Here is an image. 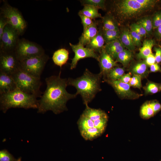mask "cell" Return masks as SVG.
I'll use <instances>...</instances> for the list:
<instances>
[{
	"label": "cell",
	"instance_id": "6da1fadb",
	"mask_svg": "<svg viewBox=\"0 0 161 161\" xmlns=\"http://www.w3.org/2000/svg\"><path fill=\"white\" fill-rule=\"evenodd\" d=\"M61 71L58 75H52L45 79L46 89L38 100V112L44 113L51 111L55 114H59L68 109L67 102L75 98L77 95L69 93L66 88L67 79L60 77Z\"/></svg>",
	"mask_w": 161,
	"mask_h": 161
},
{
	"label": "cell",
	"instance_id": "7a4b0ae2",
	"mask_svg": "<svg viewBox=\"0 0 161 161\" xmlns=\"http://www.w3.org/2000/svg\"><path fill=\"white\" fill-rule=\"evenodd\" d=\"M102 76L100 72L95 74L86 69L81 76L75 79L68 78L67 85L76 89V94L81 96L83 104L86 106L93 100L97 92L101 90L100 83Z\"/></svg>",
	"mask_w": 161,
	"mask_h": 161
},
{
	"label": "cell",
	"instance_id": "3957f363",
	"mask_svg": "<svg viewBox=\"0 0 161 161\" xmlns=\"http://www.w3.org/2000/svg\"><path fill=\"white\" fill-rule=\"evenodd\" d=\"M37 98L17 88L12 91L0 94V109L5 113L12 108L38 109V100Z\"/></svg>",
	"mask_w": 161,
	"mask_h": 161
},
{
	"label": "cell",
	"instance_id": "277c9868",
	"mask_svg": "<svg viewBox=\"0 0 161 161\" xmlns=\"http://www.w3.org/2000/svg\"><path fill=\"white\" fill-rule=\"evenodd\" d=\"M17 87L23 92L41 97L42 93L40 90L41 85L40 78L34 76L20 68L11 75Z\"/></svg>",
	"mask_w": 161,
	"mask_h": 161
},
{
	"label": "cell",
	"instance_id": "5b68a950",
	"mask_svg": "<svg viewBox=\"0 0 161 161\" xmlns=\"http://www.w3.org/2000/svg\"><path fill=\"white\" fill-rule=\"evenodd\" d=\"M114 10L119 18L125 20L136 18L150 11L138 2L137 0L116 1Z\"/></svg>",
	"mask_w": 161,
	"mask_h": 161
},
{
	"label": "cell",
	"instance_id": "8992f818",
	"mask_svg": "<svg viewBox=\"0 0 161 161\" xmlns=\"http://www.w3.org/2000/svg\"><path fill=\"white\" fill-rule=\"evenodd\" d=\"M0 14L6 19L8 24L15 28L20 35H23L27 28V22L17 9L4 1L0 8Z\"/></svg>",
	"mask_w": 161,
	"mask_h": 161
},
{
	"label": "cell",
	"instance_id": "52a82bcc",
	"mask_svg": "<svg viewBox=\"0 0 161 161\" xmlns=\"http://www.w3.org/2000/svg\"><path fill=\"white\" fill-rule=\"evenodd\" d=\"M14 52L20 61L45 54L41 46L24 38L19 39Z\"/></svg>",
	"mask_w": 161,
	"mask_h": 161
},
{
	"label": "cell",
	"instance_id": "ba28073f",
	"mask_svg": "<svg viewBox=\"0 0 161 161\" xmlns=\"http://www.w3.org/2000/svg\"><path fill=\"white\" fill-rule=\"evenodd\" d=\"M49 56L45 54L20 61V68L27 73L40 78Z\"/></svg>",
	"mask_w": 161,
	"mask_h": 161
},
{
	"label": "cell",
	"instance_id": "9c48e42d",
	"mask_svg": "<svg viewBox=\"0 0 161 161\" xmlns=\"http://www.w3.org/2000/svg\"><path fill=\"white\" fill-rule=\"evenodd\" d=\"M20 34L12 26L7 24L0 38V51H14L19 40Z\"/></svg>",
	"mask_w": 161,
	"mask_h": 161
},
{
	"label": "cell",
	"instance_id": "30bf717a",
	"mask_svg": "<svg viewBox=\"0 0 161 161\" xmlns=\"http://www.w3.org/2000/svg\"><path fill=\"white\" fill-rule=\"evenodd\" d=\"M20 68L14 51H0V72L12 75Z\"/></svg>",
	"mask_w": 161,
	"mask_h": 161
},
{
	"label": "cell",
	"instance_id": "8fae6325",
	"mask_svg": "<svg viewBox=\"0 0 161 161\" xmlns=\"http://www.w3.org/2000/svg\"><path fill=\"white\" fill-rule=\"evenodd\" d=\"M69 44L75 53L70 64L71 69L75 68L78 61L82 59L92 58L98 61L99 55L93 49L85 47L84 46L79 43L75 45L69 43Z\"/></svg>",
	"mask_w": 161,
	"mask_h": 161
},
{
	"label": "cell",
	"instance_id": "7c38bea8",
	"mask_svg": "<svg viewBox=\"0 0 161 161\" xmlns=\"http://www.w3.org/2000/svg\"><path fill=\"white\" fill-rule=\"evenodd\" d=\"M106 82L112 86L117 94L122 99H135L142 95L132 91L129 84L123 83L119 80Z\"/></svg>",
	"mask_w": 161,
	"mask_h": 161
},
{
	"label": "cell",
	"instance_id": "4fadbf2b",
	"mask_svg": "<svg viewBox=\"0 0 161 161\" xmlns=\"http://www.w3.org/2000/svg\"><path fill=\"white\" fill-rule=\"evenodd\" d=\"M98 61L100 73L104 76L113 68L118 66L117 62L105 51L104 48L100 53Z\"/></svg>",
	"mask_w": 161,
	"mask_h": 161
},
{
	"label": "cell",
	"instance_id": "5bb4252c",
	"mask_svg": "<svg viewBox=\"0 0 161 161\" xmlns=\"http://www.w3.org/2000/svg\"><path fill=\"white\" fill-rule=\"evenodd\" d=\"M17 88L11 75L0 72V94L12 91Z\"/></svg>",
	"mask_w": 161,
	"mask_h": 161
},
{
	"label": "cell",
	"instance_id": "9a60e30c",
	"mask_svg": "<svg viewBox=\"0 0 161 161\" xmlns=\"http://www.w3.org/2000/svg\"><path fill=\"white\" fill-rule=\"evenodd\" d=\"M104 49L106 52L114 59H116L118 54L125 48L119 38L106 43Z\"/></svg>",
	"mask_w": 161,
	"mask_h": 161
},
{
	"label": "cell",
	"instance_id": "2e32d148",
	"mask_svg": "<svg viewBox=\"0 0 161 161\" xmlns=\"http://www.w3.org/2000/svg\"><path fill=\"white\" fill-rule=\"evenodd\" d=\"M148 66L145 61L140 60L131 65L130 68L129 72L133 75H139L142 78H146L150 72Z\"/></svg>",
	"mask_w": 161,
	"mask_h": 161
},
{
	"label": "cell",
	"instance_id": "e0dca14e",
	"mask_svg": "<svg viewBox=\"0 0 161 161\" xmlns=\"http://www.w3.org/2000/svg\"><path fill=\"white\" fill-rule=\"evenodd\" d=\"M98 31L97 24L96 22L94 21L91 26L83 31L79 39V43L84 46H86L97 34Z\"/></svg>",
	"mask_w": 161,
	"mask_h": 161
},
{
	"label": "cell",
	"instance_id": "ac0fdd59",
	"mask_svg": "<svg viewBox=\"0 0 161 161\" xmlns=\"http://www.w3.org/2000/svg\"><path fill=\"white\" fill-rule=\"evenodd\" d=\"M156 44L154 39H150L144 40L142 47L139 49L138 53L137 55L138 60L145 59L147 57L152 53V47Z\"/></svg>",
	"mask_w": 161,
	"mask_h": 161
},
{
	"label": "cell",
	"instance_id": "d6986e66",
	"mask_svg": "<svg viewBox=\"0 0 161 161\" xmlns=\"http://www.w3.org/2000/svg\"><path fill=\"white\" fill-rule=\"evenodd\" d=\"M105 43L102 30H99L97 34L87 44L86 47L100 53L104 48Z\"/></svg>",
	"mask_w": 161,
	"mask_h": 161
},
{
	"label": "cell",
	"instance_id": "ffe728a7",
	"mask_svg": "<svg viewBox=\"0 0 161 161\" xmlns=\"http://www.w3.org/2000/svg\"><path fill=\"white\" fill-rule=\"evenodd\" d=\"M69 56L68 51L64 48H61L54 52L52 58L54 64L61 69L62 66L66 63Z\"/></svg>",
	"mask_w": 161,
	"mask_h": 161
},
{
	"label": "cell",
	"instance_id": "44dd1931",
	"mask_svg": "<svg viewBox=\"0 0 161 161\" xmlns=\"http://www.w3.org/2000/svg\"><path fill=\"white\" fill-rule=\"evenodd\" d=\"M82 114L93 121L108 117L104 111L100 109L92 108L89 107L88 105L86 106V108Z\"/></svg>",
	"mask_w": 161,
	"mask_h": 161
},
{
	"label": "cell",
	"instance_id": "7402d4cb",
	"mask_svg": "<svg viewBox=\"0 0 161 161\" xmlns=\"http://www.w3.org/2000/svg\"><path fill=\"white\" fill-rule=\"evenodd\" d=\"M119 38L122 43L126 49L132 52L135 49L132 40L130 30L124 29L120 32Z\"/></svg>",
	"mask_w": 161,
	"mask_h": 161
},
{
	"label": "cell",
	"instance_id": "603a6c76",
	"mask_svg": "<svg viewBox=\"0 0 161 161\" xmlns=\"http://www.w3.org/2000/svg\"><path fill=\"white\" fill-rule=\"evenodd\" d=\"M125 71L123 68L119 66L114 67L103 76V79L106 82L119 80L124 74Z\"/></svg>",
	"mask_w": 161,
	"mask_h": 161
},
{
	"label": "cell",
	"instance_id": "cb8c5ba5",
	"mask_svg": "<svg viewBox=\"0 0 161 161\" xmlns=\"http://www.w3.org/2000/svg\"><path fill=\"white\" fill-rule=\"evenodd\" d=\"M103 30H119L118 24L114 17L107 14L103 17Z\"/></svg>",
	"mask_w": 161,
	"mask_h": 161
},
{
	"label": "cell",
	"instance_id": "d4e9b609",
	"mask_svg": "<svg viewBox=\"0 0 161 161\" xmlns=\"http://www.w3.org/2000/svg\"><path fill=\"white\" fill-rule=\"evenodd\" d=\"M83 5V9L79 11L82 14L92 19L98 18H102L101 15L98 12L99 8L89 5Z\"/></svg>",
	"mask_w": 161,
	"mask_h": 161
},
{
	"label": "cell",
	"instance_id": "484cf974",
	"mask_svg": "<svg viewBox=\"0 0 161 161\" xmlns=\"http://www.w3.org/2000/svg\"><path fill=\"white\" fill-rule=\"evenodd\" d=\"M83 137L86 140H92L101 136L103 133L94 127L80 132Z\"/></svg>",
	"mask_w": 161,
	"mask_h": 161
},
{
	"label": "cell",
	"instance_id": "4316f807",
	"mask_svg": "<svg viewBox=\"0 0 161 161\" xmlns=\"http://www.w3.org/2000/svg\"><path fill=\"white\" fill-rule=\"evenodd\" d=\"M133 57L131 52L125 49L118 54L115 61L121 63L124 67H126L132 60Z\"/></svg>",
	"mask_w": 161,
	"mask_h": 161
},
{
	"label": "cell",
	"instance_id": "83f0119b",
	"mask_svg": "<svg viewBox=\"0 0 161 161\" xmlns=\"http://www.w3.org/2000/svg\"><path fill=\"white\" fill-rule=\"evenodd\" d=\"M137 23L141 25L145 30L147 33L151 35L153 32V28L152 17L147 16L140 18Z\"/></svg>",
	"mask_w": 161,
	"mask_h": 161
},
{
	"label": "cell",
	"instance_id": "f1b7e54d",
	"mask_svg": "<svg viewBox=\"0 0 161 161\" xmlns=\"http://www.w3.org/2000/svg\"><path fill=\"white\" fill-rule=\"evenodd\" d=\"M155 115L154 112L149 101L145 102L143 103L140 110V115L142 118L148 119L153 117Z\"/></svg>",
	"mask_w": 161,
	"mask_h": 161
},
{
	"label": "cell",
	"instance_id": "f546056e",
	"mask_svg": "<svg viewBox=\"0 0 161 161\" xmlns=\"http://www.w3.org/2000/svg\"><path fill=\"white\" fill-rule=\"evenodd\" d=\"M77 123L80 132L95 127L93 121L82 114L78 120Z\"/></svg>",
	"mask_w": 161,
	"mask_h": 161
},
{
	"label": "cell",
	"instance_id": "4dcf8cb0",
	"mask_svg": "<svg viewBox=\"0 0 161 161\" xmlns=\"http://www.w3.org/2000/svg\"><path fill=\"white\" fill-rule=\"evenodd\" d=\"M105 43H107L119 38L120 32L119 30H102Z\"/></svg>",
	"mask_w": 161,
	"mask_h": 161
},
{
	"label": "cell",
	"instance_id": "1f68e13d",
	"mask_svg": "<svg viewBox=\"0 0 161 161\" xmlns=\"http://www.w3.org/2000/svg\"><path fill=\"white\" fill-rule=\"evenodd\" d=\"M160 86L161 84L148 81L144 87L145 95H153L159 92L161 90Z\"/></svg>",
	"mask_w": 161,
	"mask_h": 161
},
{
	"label": "cell",
	"instance_id": "d6a6232c",
	"mask_svg": "<svg viewBox=\"0 0 161 161\" xmlns=\"http://www.w3.org/2000/svg\"><path fill=\"white\" fill-rule=\"evenodd\" d=\"M106 1L104 0H83L81 1L82 4L91 5L103 10L106 9Z\"/></svg>",
	"mask_w": 161,
	"mask_h": 161
},
{
	"label": "cell",
	"instance_id": "836d02e7",
	"mask_svg": "<svg viewBox=\"0 0 161 161\" xmlns=\"http://www.w3.org/2000/svg\"><path fill=\"white\" fill-rule=\"evenodd\" d=\"M108 117H103L93 121L95 127L100 130L103 133L107 126Z\"/></svg>",
	"mask_w": 161,
	"mask_h": 161
},
{
	"label": "cell",
	"instance_id": "e575fe53",
	"mask_svg": "<svg viewBox=\"0 0 161 161\" xmlns=\"http://www.w3.org/2000/svg\"><path fill=\"white\" fill-rule=\"evenodd\" d=\"M130 30L136 32L138 35L142 37L146 35L147 32L140 24L137 23H134L131 24L130 26Z\"/></svg>",
	"mask_w": 161,
	"mask_h": 161
},
{
	"label": "cell",
	"instance_id": "d590c367",
	"mask_svg": "<svg viewBox=\"0 0 161 161\" xmlns=\"http://www.w3.org/2000/svg\"><path fill=\"white\" fill-rule=\"evenodd\" d=\"M78 14L81 18L84 31L91 26L94 21H92V19L83 14L80 12Z\"/></svg>",
	"mask_w": 161,
	"mask_h": 161
},
{
	"label": "cell",
	"instance_id": "8d00e7d4",
	"mask_svg": "<svg viewBox=\"0 0 161 161\" xmlns=\"http://www.w3.org/2000/svg\"><path fill=\"white\" fill-rule=\"evenodd\" d=\"M152 18L154 30L161 25V8L154 13Z\"/></svg>",
	"mask_w": 161,
	"mask_h": 161
},
{
	"label": "cell",
	"instance_id": "74e56055",
	"mask_svg": "<svg viewBox=\"0 0 161 161\" xmlns=\"http://www.w3.org/2000/svg\"><path fill=\"white\" fill-rule=\"evenodd\" d=\"M142 78L140 76L133 75L131 78L129 84L130 86L140 89L142 87Z\"/></svg>",
	"mask_w": 161,
	"mask_h": 161
},
{
	"label": "cell",
	"instance_id": "f35d334b",
	"mask_svg": "<svg viewBox=\"0 0 161 161\" xmlns=\"http://www.w3.org/2000/svg\"><path fill=\"white\" fill-rule=\"evenodd\" d=\"M0 161H15V159L7 150L0 151Z\"/></svg>",
	"mask_w": 161,
	"mask_h": 161
},
{
	"label": "cell",
	"instance_id": "ab89813d",
	"mask_svg": "<svg viewBox=\"0 0 161 161\" xmlns=\"http://www.w3.org/2000/svg\"><path fill=\"white\" fill-rule=\"evenodd\" d=\"M130 32L132 41L134 46L137 47L141 46L142 45L141 40L142 37L133 30H130Z\"/></svg>",
	"mask_w": 161,
	"mask_h": 161
},
{
	"label": "cell",
	"instance_id": "60d3db41",
	"mask_svg": "<svg viewBox=\"0 0 161 161\" xmlns=\"http://www.w3.org/2000/svg\"><path fill=\"white\" fill-rule=\"evenodd\" d=\"M149 101L155 114L161 110V104L157 100H153Z\"/></svg>",
	"mask_w": 161,
	"mask_h": 161
},
{
	"label": "cell",
	"instance_id": "b9f144b4",
	"mask_svg": "<svg viewBox=\"0 0 161 161\" xmlns=\"http://www.w3.org/2000/svg\"><path fill=\"white\" fill-rule=\"evenodd\" d=\"M154 49L155 52L154 56L156 63L160 64L161 63V47L154 46Z\"/></svg>",
	"mask_w": 161,
	"mask_h": 161
},
{
	"label": "cell",
	"instance_id": "7bdbcfd3",
	"mask_svg": "<svg viewBox=\"0 0 161 161\" xmlns=\"http://www.w3.org/2000/svg\"><path fill=\"white\" fill-rule=\"evenodd\" d=\"M7 24L8 23L6 19L0 15V38L1 37L5 27Z\"/></svg>",
	"mask_w": 161,
	"mask_h": 161
},
{
	"label": "cell",
	"instance_id": "ee69618b",
	"mask_svg": "<svg viewBox=\"0 0 161 161\" xmlns=\"http://www.w3.org/2000/svg\"><path fill=\"white\" fill-rule=\"evenodd\" d=\"M144 61L148 66L156 63L154 55L153 53L147 57Z\"/></svg>",
	"mask_w": 161,
	"mask_h": 161
},
{
	"label": "cell",
	"instance_id": "f6af8a7d",
	"mask_svg": "<svg viewBox=\"0 0 161 161\" xmlns=\"http://www.w3.org/2000/svg\"><path fill=\"white\" fill-rule=\"evenodd\" d=\"M131 73L130 72L127 74H124L119 80L123 83L129 84L131 78Z\"/></svg>",
	"mask_w": 161,
	"mask_h": 161
},
{
	"label": "cell",
	"instance_id": "bcb514c9",
	"mask_svg": "<svg viewBox=\"0 0 161 161\" xmlns=\"http://www.w3.org/2000/svg\"><path fill=\"white\" fill-rule=\"evenodd\" d=\"M153 34L156 39L159 41H161V25L154 30Z\"/></svg>",
	"mask_w": 161,
	"mask_h": 161
},
{
	"label": "cell",
	"instance_id": "7dc6e473",
	"mask_svg": "<svg viewBox=\"0 0 161 161\" xmlns=\"http://www.w3.org/2000/svg\"><path fill=\"white\" fill-rule=\"evenodd\" d=\"M149 71L151 72H161V67L159 64L155 63L150 66Z\"/></svg>",
	"mask_w": 161,
	"mask_h": 161
},
{
	"label": "cell",
	"instance_id": "c3c4849f",
	"mask_svg": "<svg viewBox=\"0 0 161 161\" xmlns=\"http://www.w3.org/2000/svg\"><path fill=\"white\" fill-rule=\"evenodd\" d=\"M16 161H21V158H19Z\"/></svg>",
	"mask_w": 161,
	"mask_h": 161
},
{
	"label": "cell",
	"instance_id": "681fc988",
	"mask_svg": "<svg viewBox=\"0 0 161 161\" xmlns=\"http://www.w3.org/2000/svg\"><path fill=\"white\" fill-rule=\"evenodd\" d=\"M160 88H161V86H160Z\"/></svg>",
	"mask_w": 161,
	"mask_h": 161
},
{
	"label": "cell",
	"instance_id": "f907efd6",
	"mask_svg": "<svg viewBox=\"0 0 161 161\" xmlns=\"http://www.w3.org/2000/svg\"><path fill=\"white\" fill-rule=\"evenodd\" d=\"M160 161H161V160Z\"/></svg>",
	"mask_w": 161,
	"mask_h": 161
}]
</instances>
